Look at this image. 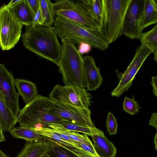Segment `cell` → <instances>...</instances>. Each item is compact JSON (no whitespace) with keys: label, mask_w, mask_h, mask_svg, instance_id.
Segmentation results:
<instances>
[{"label":"cell","mask_w":157,"mask_h":157,"mask_svg":"<svg viewBox=\"0 0 157 157\" xmlns=\"http://www.w3.org/2000/svg\"><path fill=\"white\" fill-rule=\"evenodd\" d=\"M21 39L25 48L57 65L60 57L61 45L54 27L33 25L25 26V31Z\"/></svg>","instance_id":"1"},{"label":"cell","mask_w":157,"mask_h":157,"mask_svg":"<svg viewBox=\"0 0 157 157\" xmlns=\"http://www.w3.org/2000/svg\"><path fill=\"white\" fill-rule=\"evenodd\" d=\"M60 57L57 65L65 86L82 89L87 88L85 75L83 57L74 42L68 40H61Z\"/></svg>","instance_id":"2"},{"label":"cell","mask_w":157,"mask_h":157,"mask_svg":"<svg viewBox=\"0 0 157 157\" xmlns=\"http://www.w3.org/2000/svg\"><path fill=\"white\" fill-rule=\"evenodd\" d=\"M132 0H102L98 31L109 44L124 33V17Z\"/></svg>","instance_id":"3"},{"label":"cell","mask_w":157,"mask_h":157,"mask_svg":"<svg viewBox=\"0 0 157 157\" xmlns=\"http://www.w3.org/2000/svg\"><path fill=\"white\" fill-rule=\"evenodd\" d=\"M53 102L49 98L37 95L20 110L17 119L20 126L34 129L47 127L51 123L67 121L49 113Z\"/></svg>","instance_id":"4"},{"label":"cell","mask_w":157,"mask_h":157,"mask_svg":"<svg viewBox=\"0 0 157 157\" xmlns=\"http://www.w3.org/2000/svg\"><path fill=\"white\" fill-rule=\"evenodd\" d=\"M54 25L57 35L61 40H68L79 44L85 43L102 51L109 47V44L98 31L58 17H55Z\"/></svg>","instance_id":"5"},{"label":"cell","mask_w":157,"mask_h":157,"mask_svg":"<svg viewBox=\"0 0 157 157\" xmlns=\"http://www.w3.org/2000/svg\"><path fill=\"white\" fill-rule=\"evenodd\" d=\"M53 10L55 17L66 19L91 30L98 31V24L91 18L86 9L76 1L56 0L53 3Z\"/></svg>","instance_id":"6"},{"label":"cell","mask_w":157,"mask_h":157,"mask_svg":"<svg viewBox=\"0 0 157 157\" xmlns=\"http://www.w3.org/2000/svg\"><path fill=\"white\" fill-rule=\"evenodd\" d=\"M23 25L6 5L0 7V47L2 51L9 50L16 46L21 37Z\"/></svg>","instance_id":"7"},{"label":"cell","mask_w":157,"mask_h":157,"mask_svg":"<svg viewBox=\"0 0 157 157\" xmlns=\"http://www.w3.org/2000/svg\"><path fill=\"white\" fill-rule=\"evenodd\" d=\"M151 53L152 52L149 48L141 44L138 47L132 60L124 71L121 72L116 70L119 84L112 90L111 94L112 96L119 97L130 87L136 73Z\"/></svg>","instance_id":"8"},{"label":"cell","mask_w":157,"mask_h":157,"mask_svg":"<svg viewBox=\"0 0 157 157\" xmlns=\"http://www.w3.org/2000/svg\"><path fill=\"white\" fill-rule=\"evenodd\" d=\"M54 101L66 103L82 109H89L91 106L90 94L85 89L71 86L56 85L49 94Z\"/></svg>","instance_id":"9"},{"label":"cell","mask_w":157,"mask_h":157,"mask_svg":"<svg viewBox=\"0 0 157 157\" xmlns=\"http://www.w3.org/2000/svg\"><path fill=\"white\" fill-rule=\"evenodd\" d=\"M48 112L67 121L91 127L94 126L91 118L90 109H82L66 103L54 101Z\"/></svg>","instance_id":"10"},{"label":"cell","mask_w":157,"mask_h":157,"mask_svg":"<svg viewBox=\"0 0 157 157\" xmlns=\"http://www.w3.org/2000/svg\"><path fill=\"white\" fill-rule=\"evenodd\" d=\"M144 0H132L126 13L124 23V33L131 39H138L143 30L140 23Z\"/></svg>","instance_id":"11"},{"label":"cell","mask_w":157,"mask_h":157,"mask_svg":"<svg viewBox=\"0 0 157 157\" xmlns=\"http://www.w3.org/2000/svg\"><path fill=\"white\" fill-rule=\"evenodd\" d=\"M15 78L3 63H0V92L4 96L12 112L17 118L20 110L19 104V95L16 91Z\"/></svg>","instance_id":"12"},{"label":"cell","mask_w":157,"mask_h":157,"mask_svg":"<svg viewBox=\"0 0 157 157\" xmlns=\"http://www.w3.org/2000/svg\"><path fill=\"white\" fill-rule=\"evenodd\" d=\"M83 66L86 90H96L100 87L103 81L100 69L97 66L94 58L89 55L83 57Z\"/></svg>","instance_id":"13"},{"label":"cell","mask_w":157,"mask_h":157,"mask_svg":"<svg viewBox=\"0 0 157 157\" xmlns=\"http://www.w3.org/2000/svg\"><path fill=\"white\" fill-rule=\"evenodd\" d=\"M91 136L94 150L99 157H115L116 148L102 131Z\"/></svg>","instance_id":"14"},{"label":"cell","mask_w":157,"mask_h":157,"mask_svg":"<svg viewBox=\"0 0 157 157\" xmlns=\"http://www.w3.org/2000/svg\"><path fill=\"white\" fill-rule=\"evenodd\" d=\"M9 8L16 18L23 25L29 26L32 25L35 15L27 0H21Z\"/></svg>","instance_id":"15"},{"label":"cell","mask_w":157,"mask_h":157,"mask_svg":"<svg viewBox=\"0 0 157 157\" xmlns=\"http://www.w3.org/2000/svg\"><path fill=\"white\" fill-rule=\"evenodd\" d=\"M48 127L57 130H65L81 132L87 136H90L98 133L101 131L95 126L91 127L69 121H62L50 124Z\"/></svg>","instance_id":"16"},{"label":"cell","mask_w":157,"mask_h":157,"mask_svg":"<svg viewBox=\"0 0 157 157\" xmlns=\"http://www.w3.org/2000/svg\"><path fill=\"white\" fill-rule=\"evenodd\" d=\"M14 86L18 93L22 98L25 105L32 101L37 95V91L35 83L24 79L16 78Z\"/></svg>","instance_id":"17"},{"label":"cell","mask_w":157,"mask_h":157,"mask_svg":"<svg viewBox=\"0 0 157 157\" xmlns=\"http://www.w3.org/2000/svg\"><path fill=\"white\" fill-rule=\"evenodd\" d=\"M0 121L3 130L10 132L17 122L4 96L0 92Z\"/></svg>","instance_id":"18"},{"label":"cell","mask_w":157,"mask_h":157,"mask_svg":"<svg viewBox=\"0 0 157 157\" xmlns=\"http://www.w3.org/2000/svg\"><path fill=\"white\" fill-rule=\"evenodd\" d=\"M157 23V1L144 0L140 27L144 29Z\"/></svg>","instance_id":"19"},{"label":"cell","mask_w":157,"mask_h":157,"mask_svg":"<svg viewBox=\"0 0 157 157\" xmlns=\"http://www.w3.org/2000/svg\"><path fill=\"white\" fill-rule=\"evenodd\" d=\"M47 147L44 138L32 142L26 141L24 147L16 157H39Z\"/></svg>","instance_id":"20"},{"label":"cell","mask_w":157,"mask_h":157,"mask_svg":"<svg viewBox=\"0 0 157 157\" xmlns=\"http://www.w3.org/2000/svg\"><path fill=\"white\" fill-rule=\"evenodd\" d=\"M138 39L141 44L149 48L154 54V59L157 61V25H156L150 30L142 33Z\"/></svg>","instance_id":"21"},{"label":"cell","mask_w":157,"mask_h":157,"mask_svg":"<svg viewBox=\"0 0 157 157\" xmlns=\"http://www.w3.org/2000/svg\"><path fill=\"white\" fill-rule=\"evenodd\" d=\"M10 132L14 138L22 139L30 142L36 141L45 138L33 129L20 126L17 127H13Z\"/></svg>","instance_id":"22"},{"label":"cell","mask_w":157,"mask_h":157,"mask_svg":"<svg viewBox=\"0 0 157 157\" xmlns=\"http://www.w3.org/2000/svg\"><path fill=\"white\" fill-rule=\"evenodd\" d=\"M40 8L44 20L43 26L52 27L54 23L55 15L53 10V3L49 0H39Z\"/></svg>","instance_id":"23"},{"label":"cell","mask_w":157,"mask_h":157,"mask_svg":"<svg viewBox=\"0 0 157 157\" xmlns=\"http://www.w3.org/2000/svg\"><path fill=\"white\" fill-rule=\"evenodd\" d=\"M49 153L53 157H78L50 138H44Z\"/></svg>","instance_id":"24"},{"label":"cell","mask_w":157,"mask_h":157,"mask_svg":"<svg viewBox=\"0 0 157 157\" xmlns=\"http://www.w3.org/2000/svg\"><path fill=\"white\" fill-rule=\"evenodd\" d=\"M83 7L91 18L99 25L102 12V0H91L89 5Z\"/></svg>","instance_id":"25"},{"label":"cell","mask_w":157,"mask_h":157,"mask_svg":"<svg viewBox=\"0 0 157 157\" xmlns=\"http://www.w3.org/2000/svg\"><path fill=\"white\" fill-rule=\"evenodd\" d=\"M140 107L137 101H136L134 96L129 98L125 97L123 104L124 111L130 115H135L139 112Z\"/></svg>","instance_id":"26"},{"label":"cell","mask_w":157,"mask_h":157,"mask_svg":"<svg viewBox=\"0 0 157 157\" xmlns=\"http://www.w3.org/2000/svg\"><path fill=\"white\" fill-rule=\"evenodd\" d=\"M54 130L59 132L67 136L75 141L82 144L90 145L93 144L91 141L88 138L86 134H81L78 132L65 130Z\"/></svg>","instance_id":"27"},{"label":"cell","mask_w":157,"mask_h":157,"mask_svg":"<svg viewBox=\"0 0 157 157\" xmlns=\"http://www.w3.org/2000/svg\"><path fill=\"white\" fill-rule=\"evenodd\" d=\"M105 126L107 132L109 135L117 133L118 124L117 119L113 113L110 111L108 112L105 120Z\"/></svg>","instance_id":"28"},{"label":"cell","mask_w":157,"mask_h":157,"mask_svg":"<svg viewBox=\"0 0 157 157\" xmlns=\"http://www.w3.org/2000/svg\"><path fill=\"white\" fill-rule=\"evenodd\" d=\"M44 23V20L40 8L39 10L34 16L32 25L37 26H43Z\"/></svg>","instance_id":"29"},{"label":"cell","mask_w":157,"mask_h":157,"mask_svg":"<svg viewBox=\"0 0 157 157\" xmlns=\"http://www.w3.org/2000/svg\"><path fill=\"white\" fill-rule=\"evenodd\" d=\"M33 12L35 15L40 9L39 0H27Z\"/></svg>","instance_id":"30"},{"label":"cell","mask_w":157,"mask_h":157,"mask_svg":"<svg viewBox=\"0 0 157 157\" xmlns=\"http://www.w3.org/2000/svg\"><path fill=\"white\" fill-rule=\"evenodd\" d=\"M80 44L79 49L78 50L82 54L88 53L90 51L91 46L89 44L85 43H82Z\"/></svg>","instance_id":"31"},{"label":"cell","mask_w":157,"mask_h":157,"mask_svg":"<svg viewBox=\"0 0 157 157\" xmlns=\"http://www.w3.org/2000/svg\"><path fill=\"white\" fill-rule=\"evenodd\" d=\"M151 84L152 87L153 94L157 97V76H154L152 77Z\"/></svg>","instance_id":"32"},{"label":"cell","mask_w":157,"mask_h":157,"mask_svg":"<svg viewBox=\"0 0 157 157\" xmlns=\"http://www.w3.org/2000/svg\"><path fill=\"white\" fill-rule=\"evenodd\" d=\"M149 125L152 126L157 129V113H153L151 115L149 122Z\"/></svg>","instance_id":"33"},{"label":"cell","mask_w":157,"mask_h":157,"mask_svg":"<svg viewBox=\"0 0 157 157\" xmlns=\"http://www.w3.org/2000/svg\"><path fill=\"white\" fill-rule=\"evenodd\" d=\"M73 154L78 157H97L84 151L81 152L74 153Z\"/></svg>","instance_id":"34"},{"label":"cell","mask_w":157,"mask_h":157,"mask_svg":"<svg viewBox=\"0 0 157 157\" xmlns=\"http://www.w3.org/2000/svg\"><path fill=\"white\" fill-rule=\"evenodd\" d=\"M39 157H53L48 152L47 147L44 151Z\"/></svg>","instance_id":"35"},{"label":"cell","mask_w":157,"mask_h":157,"mask_svg":"<svg viewBox=\"0 0 157 157\" xmlns=\"http://www.w3.org/2000/svg\"><path fill=\"white\" fill-rule=\"evenodd\" d=\"M20 1L21 0H12L6 5L9 8H10L16 4Z\"/></svg>","instance_id":"36"},{"label":"cell","mask_w":157,"mask_h":157,"mask_svg":"<svg viewBox=\"0 0 157 157\" xmlns=\"http://www.w3.org/2000/svg\"><path fill=\"white\" fill-rule=\"evenodd\" d=\"M5 141V139L4 138L3 133L0 132V143Z\"/></svg>","instance_id":"37"},{"label":"cell","mask_w":157,"mask_h":157,"mask_svg":"<svg viewBox=\"0 0 157 157\" xmlns=\"http://www.w3.org/2000/svg\"><path fill=\"white\" fill-rule=\"evenodd\" d=\"M157 132L155 134V136L154 141V144H155V148L156 150H157Z\"/></svg>","instance_id":"38"},{"label":"cell","mask_w":157,"mask_h":157,"mask_svg":"<svg viewBox=\"0 0 157 157\" xmlns=\"http://www.w3.org/2000/svg\"><path fill=\"white\" fill-rule=\"evenodd\" d=\"M0 157H9L0 150Z\"/></svg>","instance_id":"39"},{"label":"cell","mask_w":157,"mask_h":157,"mask_svg":"<svg viewBox=\"0 0 157 157\" xmlns=\"http://www.w3.org/2000/svg\"><path fill=\"white\" fill-rule=\"evenodd\" d=\"M3 130L2 126L0 121V132H1L2 133Z\"/></svg>","instance_id":"40"}]
</instances>
